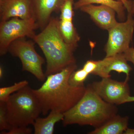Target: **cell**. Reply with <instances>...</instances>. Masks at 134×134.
Here are the masks:
<instances>
[{
    "label": "cell",
    "instance_id": "6da1fadb",
    "mask_svg": "<svg viewBox=\"0 0 134 134\" xmlns=\"http://www.w3.org/2000/svg\"><path fill=\"white\" fill-rule=\"evenodd\" d=\"M77 68L76 63L70 65L59 72L47 77L39 88L32 91L41 105L42 113L55 110L64 113L82 97L86 87H75L69 83L71 73Z\"/></svg>",
    "mask_w": 134,
    "mask_h": 134
},
{
    "label": "cell",
    "instance_id": "7a4b0ae2",
    "mask_svg": "<svg viewBox=\"0 0 134 134\" xmlns=\"http://www.w3.org/2000/svg\"><path fill=\"white\" fill-rule=\"evenodd\" d=\"M59 21L58 18L52 17L45 28L32 39L45 56L46 77L76 63L74 53L76 47L64 41L60 32Z\"/></svg>",
    "mask_w": 134,
    "mask_h": 134
},
{
    "label": "cell",
    "instance_id": "3957f363",
    "mask_svg": "<svg viewBox=\"0 0 134 134\" xmlns=\"http://www.w3.org/2000/svg\"><path fill=\"white\" fill-rule=\"evenodd\" d=\"M118 111L116 105L103 100L89 84L82 97L63 113V125L64 126L74 124L90 125L96 128L117 114Z\"/></svg>",
    "mask_w": 134,
    "mask_h": 134
},
{
    "label": "cell",
    "instance_id": "277c9868",
    "mask_svg": "<svg viewBox=\"0 0 134 134\" xmlns=\"http://www.w3.org/2000/svg\"><path fill=\"white\" fill-rule=\"evenodd\" d=\"M6 103L7 119L12 127L33 125L42 113L41 105L29 84L10 95Z\"/></svg>",
    "mask_w": 134,
    "mask_h": 134
},
{
    "label": "cell",
    "instance_id": "5b68a950",
    "mask_svg": "<svg viewBox=\"0 0 134 134\" xmlns=\"http://www.w3.org/2000/svg\"><path fill=\"white\" fill-rule=\"evenodd\" d=\"M34 43L33 40H26L25 38L18 39L10 44L8 52L20 59L23 71L30 72L43 82L47 77L42 69L45 60L36 52Z\"/></svg>",
    "mask_w": 134,
    "mask_h": 134
},
{
    "label": "cell",
    "instance_id": "8992f818",
    "mask_svg": "<svg viewBox=\"0 0 134 134\" xmlns=\"http://www.w3.org/2000/svg\"><path fill=\"white\" fill-rule=\"evenodd\" d=\"M39 29L34 18L29 19L14 18L0 23V55L8 52L10 44L18 39L28 37L33 39L35 31Z\"/></svg>",
    "mask_w": 134,
    "mask_h": 134
},
{
    "label": "cell",
    "instance_id": "52a82bcc",
    "mask_svg": "<svg viewBox=\"0 0 134 134\" xmlns=\"http://www.w3.org/2000/svg\"><path fill=\"white\" fill-rule=\"evenodd\" d=\"M128 12L126 21L117 23L109 29L108 41L105 47L106 57L122 53L129 48L134 30V18Z\"/></svg>",
    "mask_w": 134,
    "mask_h": 134
},
{
    "label": "cell",
    "instance_id": "ba28073f",
    "mask_svg": "<svg viewBox=\"0 0 134 134\" xmlns=\"http://www.w3.org/2000/svg\"><path fill=\"white\" fill-rule=\"evenodd\" d=\"M125 80L119 82L110 77L102 78L99 81L91 84L92 88L99 97L107 103L115 105L127 103L130 97V88Z\"/></svg>",
    "mask_w": 134,
    "mask_h": 134
},
{
    "label": "cell",
    "instance_id": "9c48e42d",
    "mask_svg": "<svg viewBox=\"0 0 134 134\" xmlns=\"http://www.w3.org/2000/svg\"><path fill=\"white\" fill-rule=\"evenodd\" d=\"M127 62L123 53L105 57L103 60L97 61V66L92 75L102 78L110 77V73L114 71L119 74H125L126 76V80L128 81L130 73L132 69Z\"/></svg>",
    "mask_w": 134,
    "mask_h": 134
},
{
    "label": "cell",
    "instance_id": "30bf717a",
    "mask_svg": "<svg viewBox=\"0 0 134 134\" xmlns=\"http://www.w3.org/2000/svg\"><path fill=\"white\" fill-rule=\"evenodd\" d=\"M65 0H30L34 18L41 31L48 25L53 12H60Z\"/></svg>",
    "mask_w": 134,
    "mask_h": 134
},
{
    "label": "cell",
    "instance_id": "8fae6325",
    "mask_svg": "<svg viewBox=\"0 0 134 134\" xmlns=\"http://www.w3.org/2000/svg\"><path fill=\"white\" fill-rule=\"evenodd\" d=\"M14 18L29 19L33 18L30 0H0V20Z\"/></svg>",
    "mask_w": 134,
    "mask_h": 134
},
{
    "label": "cell",
    "instance_id": "7c38bea8",
    "mask_svg": "<svg viewBox=\"0 0 134 134\" xmlns=\"http://www.w3.org/2000/svg\"><path fill=\"white\" fill-rule=\"evenodd\" d=\"M80 10L90 15L96 24L104 30H108L118 23L115 19L116 12L108 6L89 4L83 6Z\"/></svg>",
    "mask_w": 134,
    "mask_h": 134
},
{
    "label": "cell",
    "instance_id": "4fadbf2b",
    "mask_svg": "<svg viewBox=\"0 0 134 134\" xmlns=\"http://www.w3.org/2000/svg\"><path fill=\"white\" fill-rule=\"evenodd\" d=\"M127 116L122 117L116 114L103 125L89 132V134H122L128 128Z\"/></svg>",
    "mask_w": 134,
    "mask_h": 134
},
{
    "label": "cell",
    "instance_id": "5bb4252c",
    "mask_svg": "<svg viewBox=\"0 0 134 134\" xmlns=\"http://www.w3.org/2000/svg\"><path fill=\"white\" fill-rule=\"evenodd\" d=\"M64 114L55 110L50 111L45 118L38 117L33 124L34 134H53L57 122L63 120Z\"/></svg>",
    "mask_w": 134,
    "mask_h": 134
},
{
    "label": "cell",
    "instance_id": "9a60e30c",
    "mask_svg": "<svg viewBox=\"0 0 134 134\" xmlns=\"http://www.w3.org/2000/svg\"><path fill=\"white\" fill-rule=\"evenodd\" d=\"M94 3L105 5L111 8L117 13L120 21H123L126 19L125 9H126L122 2L117 0H78L74 3V8L80 9L85 5Z\"/></svg>",
    "mask_w": 134,
    "mask_h": 134
},
{
    "label": "cell",
    "instance_id": "2e32d148",
    "mask_svg": "<svg viewBox=\"0 0 134 134\" xmlns=\"http://www.w3.org/2000/svg\"><path fill=\"white\" fill-rule=\"evenodd\" d=\"M59 28L65 42L68 44L77 47L80 37L74 26L73 21H63L59 19Z\"/></svg>",
    "mask_w": 134,
    "mask_h": 134
},
{
    "label": "cell",
    "instance_id": "e0dca14e",
    "mask_svg": "<svg viewBox=\"0 0 134 134\" xmlns=\"http://www.w3.org/2000/svg\"><path fill=\"white\" fill-rule=\"evenodd\" d=\"M29 84L26 80L15 83L12 86L0 88V101L6 102L10 95Z\"/></svg>",
    "mask_w": 134,
    "mask_h": 134
},
{
    "label": "cell",
    "instance_id": "ac0fdd59",
    "mask_svg": "<svg viewBox=\"0 0 134 134\" xmlns=\"http://www.w3.org/2000/svg\"><path fill=\"white\" fill-rule=\"evenodd\" d=\"M89 75L83 68L77 70H75L70 75L69 83L74 87H83L85 86L84 82Z\"/></svg>",
    "mask_w": 134,
    "mask_h": 134
},
{
    "label": "cell",
    "instance_id": "d6986e66",
    "mask_svg": "<svg viewBox=\"0 0 134 134\" xmlns=\"http://www.w3.org/2000/svg\"><path fill=\"white\" fill-rule=\"evenodd\" d=\"M74 0H65L61 8L60 20L73 21L74 15Z\"/></svg>",
    "mask_w": 134,
    "mask_h": 134
},
{
    "label": "cell",
    "instance_id": "ffe728a7",
    "mask_svg": "<svg viewBox=\"0 0 134 134\" xmlns=\"http://www.w3.org/2000/svg\"><path fill=\"white\" fill-rule=\"evenodd\" d=\"M12 127L8 122L7 119L6 103L0 101V130L8 131Z\"/></svg>",
    "mask_w": 134,
    "mask_h": 134
},
{
    "label": "cell",
    "instance_id": "44dd1931",
    "mask_svg": "<svg viewBox=\"0 0 134 134\" xmlns=\"http://www.w3.org/2000/svg\"><path fill=\"white\" fill-rule=\"evenodd\" d=\"M33 130L27 126H12L11 129L7 132L2 131L1 134H31Z\"/></svg>",
    "mask_w": 134,
    "mask_h": 134
},
{
    "label": "cell",
    "instance_id": "7402d4cb",
    "mask_svg": "<svg viewBox=\"0 0 134 134\" xmlns=\"http://www.w3.org/2000/svg\"><path fill=\"white\" fill-rule=\"evenodd\" d=\"M97 66V61L88 60L83 65L82 68L89 74H92Z\"/></svg>",
    "mask_w": 134,
    "mask_h": 134
},
{
    "label": "cell",
    "instance_id": "603a6c76",
    "mask_svg": "<svg viewBox=\"0 0 134 134\" xmlns=\"http://www.w3.org/2000/svg\"><path fill=\"white\" fill-rule=\"evenodd\" d=\"M123 54L127 60L132 62L134 66V48L129 47L123 53Z\"/></svg>",
    "mask_w": 134,
    "mask_h": 134
},
{
    "label": "cell",
    "instance_id": "cb8c5ba5",
    "mask_svg": "<svg viewBox=\"0 0 134 134\" xmlns=\"http://www.w3.org/2000/svg\"><path fill=\"white\" fill-rule=\"evenodd\" d=\"M117 1H120L122 2L126 9L127 10L128 12H131L132 1H127V0H117Z\"/></svg>",
    "mask_w": 134,
    "mask_h": 134
},
{
    "label": "cell",
    "instance_id": "d4e9b609",
    "mask_svg": "<svg viewBox=\"0 0 134 134\" xmlns=\"http://www.w3.org/2000/svg\"><path fill=\"white\" fill-rule=\"evenodd\" d=\"M124 134H134V129L128 128L124 132Z\"/></svg>",
    "mask_w": 134,
    "mask_h": 134
},
{
    "label": "cell",
    "instance_id": "484cf974",
    "mask_svg": "<svg viewBox=\"0 0 134 134\" xmlns=\"http://www.w3.org/2000/svg\"><path fill=\"white\" fill-rule=\"evenodd\" d=\"M133 102H134V96H133V97L130 96L128 99L127 103Z\"/></svg>",
    "mask_w": 134,
    "mask_h": 134
},
{
    "label": "cell",
    "instance_id": "4316f807",
    "mask_svg": "<svg viewBox=\"0 0 134 134\" xmlns=\"http://www.w3.org/2000/svg\"><path fill=\"white\" fill-rule=\"evenodd\" d=\"M131 12L133 14H134V1L132 2Z\"/></svg>",
    "mask_w": 134,
    "mask_h": 134
},
{
    "label": "cell",
    "instance_id": "83f0119b",
    "mask_svg": "<svg viewBox=\"0 0 134 134\" xmlns=\"http://www.w3.org/2000/svg\"><path fill=\"white\" fill-rule=\"evenodd\" d=\"M3 75V69L2 67H0V78L1 79Z\"/></svg>",
    "mask_w": 134,
    "mask_h": 134
},
{
    "label": "cell",
    "instance_id": "f1b7e54d",
    "mask_svg": "<svg viewBox=\"0 0 134 134\" xmlns=\"http://www.w3.org/2000/svg\"><path fill=\"white\" fill-rule=\"evenodd\" d=\"M127 1H130V0H127Z\"/></svg>",
    "mask_w": 134,
    "mask_h": 134
}]
</instances>
